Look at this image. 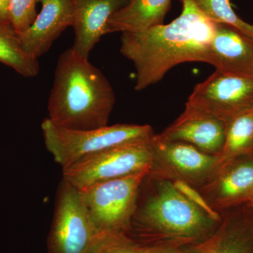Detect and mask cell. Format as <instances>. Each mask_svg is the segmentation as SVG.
Segmentation results:
<instances>
[{"label":"cell","mask_w":253,"mask_h":253,"mask_svg":"<svg viewBox=\"0 0 253 253\" xmlns=\"http://www.w3.org/2000/svg\"><path fill=\"white\" fill-rule=\"evenodd\" d=\"M172 182L174 187L195 206L201 208L214 220L221 221V218L219 212L210 206L208 201L203 197L202 195L200 194L199 191H197V190L194 189V186L189 185L185 181L179 180V179H174Z\"/></svg>","instance_id":"cell-22"},{"label":"cell","mask_w":253,"mask_h":253,"mask_svg":"<svg viewBox=\"0 0 253 253\" xmlns=\"http://www.w3.org/2000/svg\"><path fill=\"white\" fill-rule=\"evenodd\" d=\"M0 63L25 78H34L40 72L38 59L25 51L17 33L9 22L0 21Z\"/></svg>","instance_id":"cell-17"},{"label":"cell","mask_w":253,"mask_h":253,"mask_svg":"<svg viewBox=\"0 0 253 253\" xmlns=\"http://www.w3.org/2000/svg\"><path fill=\"white\" fill-rule=\"evenodd\" d=\"M246 204H249L250 206H252L253 207V194L251 195V197H250V199L249 200V201H248Z\"/></svg>","instance_id":"cell-25"},{"label":"cell","mask_w":253,"mask_h":253,"mask_svg":"<svg viewBox=\"0 0 253 253\" xmlns=\"http://www.w3.org/2000/svg\"><path fill=\"white\" fill-rule=\"evenodd\" d=\"M221 219L212 235L185 253H253V208L246 204Z\"/></svg>","instance_id":"cell-14"},{"label":"cell","mask_w":253,"mask_h":253,"mask_svg":"<svg viewBox=\"0 0 253 253\" xmlns=\"http://www.w3.org/2000/svg\"></svg>","instance_id":"cell-27"},{"label":"cell","mask_w":253,"mask_h":253,"mask_svg":"<svg viewBox=\"0 0 253 253\" xmlns=\"http://www.w3.org/2000/svg\"><path fill=\"white\" fill-rule=\"evenodd\" d=\"M142 253H184V250L162 246H145Z\"/></svg>","instance_id":"cell-23"},{"label":"cell","mask_w":253,"mask_h":253,"mask_svg":"<svg viewBox=\"0 0 253 253\" xmlns=\"http://www.w3.org/2000/svg\"><path fill=\"white\" fill-rule=\"evenodd\" d=\"M115 104L109 81L72 47L60 55L48 101L50 122L76 130L107 126Z\"/></svg>","instance_id":"cell-2"},{"label":"cell","mask_w":253,"mask_h":253,"mask_svg":"<svg viewBox=\"0 0 253 253\" xmlns=\"http://www.w3.org/2000/svg\"><path fill=\"white\" fill-rule=\"evenodd\" d=\"M211 206L227 208L246 204L253 194V154L223 163L211 180Z\"/></svg>","instance_id":"cell-15"},{"label":"cell","mask_w":253,"mask_h":253,"mask_svg":"<svg viewBox=\"0 0 253 253\" xmlns=\"http://www.w3.org/2000/svg\"><path fill=\"white\" fill-rule=\"evenodd\" d=\"M180 1L181 14L169 24L122 33L121 52L135 67L136 91L156 84L181 63H207L216 23L206 17L192 0Z\"/></svg>","instance_id":"cell-1"},{"label":"cell","mask_w":253,"mask_h":253,"mask_svg":"<svg viewBox=\"0 0 253 253\" xmlns=\"http://www.w3.org/2000/svg\"><path fill=\"white\" fill-rule=\"evenodd\" d=\"M38 0H9V22L16 33L25 31L37 16Z\"/></svg>","instance_id":"cell-21"},{"label":"cell","mask_w":253,"mask_h":253,"mask_svg":"<svg viewBox=\"0 0 253 253\" xmlns=\"http://www.w3.org/2000/svg\"><path fill=\"white\" fill-rule=\"evenodd\" d=\"M225 135V123L186 104L185 110L175 122L155 136L159 140L186 143L206 154L219 156Z\"/></svg>","instance_id":"cell-10"},{"label":"cell","mask_w":253,"mask_h":253,"mask_svg":"<svg viewBox=\"0 0 253 253\" xmlns=\"http://www.w3.org/2000/svg\"><path fill=\"white\" fill-rule=\"evenodd\" d=\"M207 63L221 72L253 78V38L236 28L216 23Z\"/></svg>","instance_id":"cell-12"},{"label":"cell","mask_w":253,"mask_h":253,"mask_svg":"<svg viewBox=\"0 0 253 253\" xmlns=\"http://www.w3.org/2000/svg\"><path fill=\"white\" fill-rule=\"evenodd\" d=\"M74 16L72 27L75 41L71 46L76 52L89 59V54L106 34L108 22L115 13L130 0H73Z\"/></svg>","instance_id":"cell-13"},{"label":"cell","mask_w":253,"mask_h":253,"mask_svg":"<svg viewBox=\"0 0 253 253\" xmlns=\"http://www.w3.org/2000/svg\"><path fill=\"white\" fill-rule=\"evenodd\" d=\"M149 173L144 171L78 189L96 230L129 234L139 189Z\"/></svg>","instance_id":"cell-5"},{"label":"cell","mask_w":253,"mask_h":253,"mask_svg":"<svg viewBox=\"0 0 253 253\" xmlns=\"http://www.w3.org/2000/svg\"><path fill=\"white\" fill-rule=\"evenodd\" d=\"M154 186L131 219L129 233L141 245L184 250L204 242L217 229L220 221L186 199L172 181L159 180Z\"/></svg>","instance_id":"cell-3"},{"label":"cell","mask_w":253,"mask_h":253,"mask_svg":"<svg viewBox=\"0 0 253 253\" xmlns=\"http://www.w3.org/2000/svg\"><path fill=\"white\" fill-rule=\"evenodd\" d=\"M152 144L154 161L175 179L191 186L212 180L223 165L219 156L206 154L186 143L159 140L154 136Z\"/></svg>","instance_id":"cell-9"},{"label":"cell","mask_w":253,"mask_h":253,"mask_svg":"<svg viewBox=\"0 0 253 253\" xmlns=\"http://www.w3.org/2000/svg\"><path fill=\"white\" fill-rule=\"evenodd\" d=\"M198 9L212 22L236 28L253 38V26L234 12L229 0H192Z\"/></svg>","instance_id":"cell-19"},{"label":"cell","mask_w":253,"mask_h":253,"mask_svg":"<svg viewBox=\"0 0 253 253\" xmlns=\"http://www.w3.org/2000/svg\"><path fill=\"white\" fill-rule=\"evenodd\" d=\"M154 137L118 145L84 158L62 169L63 179L82 189L96 183L151 172L154 163Z\"/></svg>","instance_id":"cell-6"},{"label":"cell","mask_w":253,"mask_h":253,"mask_svg":"<svg viewBox=\"0 0 253 253\" xmlns=\"http://www.w3.org/2000/svg\"><path fill=\"white\" fill-rule=\"evenodd\" d=\"M98 234L79 190L63 179L48 236V253H86Z\"/></svg>","instance_id":"cell-7"},{"label":"cell","mask_w":253,"mask_h":253,"mask_svg":"<svg viewBox=\"0 0 253 253\" xmlns=\"http://www.w3.org/2000/svg\"><path fill=\"white\" fill-rule=\"evenodd\" d=\"M186 104L226 124L238 115L253 109V78L216 70L195 86Z\"/></svg>","instance_id":"cell-8"},{"label":"cell","mask_w":253,"mask_h":253,"mask_svg":"<svg viewBox=\"0 0 253 253\" xmlns=\"http://www.w3.org/2000/svg\"><path fill=\"white\" fill-rule=\"evenodd\" d=\"M184 253H185V252H184Z\"/></svg>","instance_id":"cell-26"},{"label":"cell","mask_w":253,"mask_h":253,"mask_svg":"<svg viewBox=\"0 0 253 253\" xmlns=\"http://www.w3.org/2000/svg\"><path fill=\"white\" fill-rule=\"evenodd\" d=\"M0 21L10 23L9 0H0Z\"/></svg>","instance_id":"cell-24"},{"label":"cell","mask_w":253,"mask_h":253,"mask_svg":"<svg viewBox=\"0 0 253 253\" xmlns=\"http://www.w3.org/2000/svg\"><path fill=\"white\" fill-rule=\"evenodd\" d=\"M41 128L46 149L62 169L105 149L155 136L147 125L117 124L76 130L55 126L45 118Z\"/></svg>","instance_id":"cell-4"},{"label":"cell","mask_w":253,"mask_h":253,"mask_svg":"<svg viewBox=\"0 0 253 253\" xmlns=\"http://www.w3.org/2000/svg\"><path fill=\"white\" fill-rule=\"evenodd\" d=\"M171 0H130L110 18L106 34L138 32L163 24Z\"/></svg>","instance_id":"cell-16"},{"label":"cell","mask_w":253,"mask_h":253,"mask_svg":"<svg viewBox=\"0 0 253 253\" xmlns=\"http://www.w3.org/2000/svg\"><path fill=\"white\" fill-rule=\"evenodd\" d=\"M253 154V109L238 115L226 124L221 163Z\"/></svg>","instance_id":"cell-18"},{"label":"cell","mask_w":253,"mask_h":253,"mask_svg":"<svg viewBox=\"0 0 253 253\" xmlns=\"http://www.w3.org/2000/svg\"><path fill=\"white\" fill-rule=\"evenodd\" d=\"M145 246L123 232H99L86 253H142Z\"/></svg>","instance_id":"cell-20"},{"label":"cell","mask_w":253,"mask_h":253,"mask_svg":"<svg viewBox=\"0 0 253 253\" xmlns=\"http://www.w3.org/2000/svg\"><path fill=\"white\" fill-rule=\"evenodd\" d=\"M42 9L31 26L17 33L23 49L28 54L41 57L66 28L73 26V0H38Z\"/></svg>","instance_id":"cell-11"}]
</instances>
